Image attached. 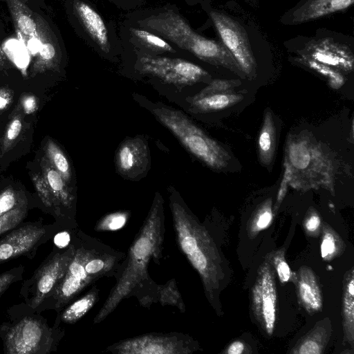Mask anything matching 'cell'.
I'll return each mask as SVG.
<instances>
[{
	"label": "cell",
	"instance_id": "6da1fadb",
	"mask_svg": "<svg viewBox=\"0 0 354 354\" xmlns=\"http://www.w3.org/2000/svg\"><path fill=\"white\" fill-rule=\"evenodd\" d=\"M165 218L164 200L156 192L114 277L115 283L93 319V324L104 321L125 299L135 297L140 306L147 309L157 303L160 284L151 279L148 268L151 261L160 265L163 257Z\"/></svg>",
	"mask_w": 354,
	"mask_h": 354
},
{
	"label": "cell",
	"instance_id": "277c9868",
	"mask_svg": "<svg viewBox=\"0 0 354 354\" xmlns=\"http://www.w3.org/2000/svg\"><path fill=\"white\" fill-rule=\"evenodd\" d=\"M139 23L200 59L225 67L241 77L244 76L239 64L223 44L195 32L187 22L174 11L160 12Z\"/></svg>",
	"mask_w": 354,
	"mask_h": 354
},
{
	"label": "cell",
	"instance_id": "f546056e",
	"mask_svg": "<svg viewBox=\"0 0 354 354\" xmlns=\"http://www.w3.org/2000/svg\"><path fill=\"white\" fill-rule=\"evenodd\" d=\"M157 303L162 306L176 307L180 313L185 312V306L174 278L171 279L165 284H160Z\"/></svg>",
	"mask_w": 354,
	"mask_h": 354
},
{
	"label": "cell",
	"instance_id": "4316f807",
	"mask_svg": "<svg viewBox=\"0 0 354 354\" xmlns=\"http://www.w3.org/2000/svg\"><path fill=\"white\" fill-rule=\"evenodd\" d=\"M344 244L339 235L328 225L322 227L320 243L321 257L324 261H331L344 250Z\"/></svg>",
	"mask_w": 354,
	"mask_h": 354
},
{
	"label": "cell",
	"instance_id": "ba28073f",
	"mask_svg": "<svg viewBox=\"0 0 354 354\" xmlns=\"http://www.w3.org/2000/svg\"><path fill=\"white\" fill-rule=\"evenodd\" d=\"M75 250L72 238L70 244L66 248H59L54 245L31 277L24 281L20 295L32 310L35 312L37 309L61 281L74 255Z\"/></svg>",
	"mask_w": 354,
	"mask_h": 354
},
{
	"label": "cell",
	"instance_id": "7bdbcfd3",
	"mask_svg": "<svg viewBox=\"0 0 354 354\" xmlns=\"http://www.w3.org/2000/svg\"><path fill=\"white\" fill-rule=\"evenodd\" d=\"M245 346L243 342L239 340L232 342L223 353L227 354H241L245 352Z\"/></svg>",
	"mask_w": 354,
	"mask_h": 354
},
{
	"label": "cell",
	"instance_id": "5b68a950",
	"mask_svg": "<svg viewBox=\"0 0 354 354\" xmlns=\"http://www.w3.org/2000/svg\"><path fill=\"white\" fill-rule=\"evenodd\" d=\"M335 171L329 153L309 136L290 138L287 141L283 174L292 187L307 190L323 187L333 193Z\"/></svg>",
	"mask_w": 354,
	"mask_h": 354
},
{
	"label": "cell",
	"instance_id": "7402d4cb",
	"mask_svg": "<svg viewBox=\"0 0 354 354\" xmlns=\"http://www.w3.org/2000/svg\"><path fill=\"white\" fill-rule=\"evenodd\" d=\"M258 153L260 162L265 165L272 163L276 148V128L272 114L267 109L259 131L257 142Z\"/></svg>",
	"mask_w": 354,
	"mask_h": 354
},
{
	"label": "cell",
	"instance_id": "f35d334b",
	"mask_svg": "<svg viewBox=\"0 0 354 354\" xmlns=\"http://www.w3.org/2000/svg\"><path fill=\"white\" fill-rule=\"evenodd\" d=\"M22 122L19 116H15L10 122L5 137L4 147L9 146L19 136L22 129Z\"/></svg>",
	"mask_w": 354,
	"mask_h": 354
},
{
	"label": "cell",
	"instance_id": "ab89813d",
	"mask_svg": "<svg viewBox=\"0 0 354 354\" xmlns=\"http://www.w3.org/2000/svg\"><path fill=\"white\" fill-rule=\"evenodd\" d=\"M304 228L310 234H315L321 227V218L316 211H310L307 215L304 223Z\"/></svg>",
	"mask_w": 354,
	"mask_h": 354
},
{
	"label": "cell",
	"instance_id": "83f0119b",
	"mask_svg": "<svg viewBox=\"0 0 354 354\" xmlns=\"http://www.w3.org/2000/svg\"><path fill=\"white\" fill-rule=\"evenodd\" d=\"M46 151L50 163L69 185L71 180L72 171L70 162L64 151L52 140L47 141Z\"/></svg>",
	"mask_w": 354,
	"mask_h": 354
},
{
	"label": "cell",
	"instance_id": "836d02e7",
	"mask_svg": "<svg viewBox=\"0 0 354 354\" xmlns=\"http://www.w3.org/2000/svg\"><path fill=\"white\" fill-rule=\"evenodd\" d=\"M32 182L43 206L46 209L48 210L49 213L55 218V203L44 176L34 174L32 175Z\"/></svg>",
	"mask_w": 354,
	"mask_h": 354
},
{
	"label": "cell",
	"instance_id": "cb8c5ba5",
	"mask_svg": "<svg viewBox=\"0 0 354 354\" xmlns=\"http://www.w3.org/2000/svg\"><path fill=\"white\" fill-rule=\"evenodd\" d=\"M17 29L27 37L37 35V23L33 13L21 0H6Z\"/></svg>",
	"mask_w": 354,
	"mask_h": 354
},
{
	"label": "cell",
	"instance_id": "8d00e7d4",
	"mask_svg": "<svg viewBox=\"0 0 354 354\" xmlns=\"http://www.w3.org/2000/svg\"><path fill=\"white\" fill-rule=\"evenodd\" d=\"M24 266L19 265L0 274V298L13 283L23 279Z\"/></svg>",
	"mask_w": 354,
	"mask_h": 354
},
{
	"label": "cell",
	"instance_id": "9a60e30c",
	"mask_svg": "<svg viewBox=\"0 0 354 354\" xmlns=\"http://www.w3.org/2000/svg\"><path fill=\"white\" fill-rule=\"evenodd\" d=\"M305 50V55L340 72L349 73L353 70L354 57L351 49L331 39L310 41Z\"/></svg>",
	"mask_w": 354,
	"mask_h": 354
},
{
	"label": "cell",
	"instance_id": "d4e9b609",
	"mask_svg": "<svg viewBox=\"0 0 354 354\" xmlns=\"http://www.w3.org/2000/svg\"><path fill=\"white\" fill-rule=\"evenodd\" d=\"M330 332L324 324L313 328L290 351L299 354L322 353L329 339Z\"/></svg>",
	"mask_w": 354,
	"mask_h": 354
},
{
	"label": "cell",
	"instance_id": "d590c367",
	"mask_svg": "<svg viewBox=\"0 0 354 354\" xmlns=\"http://www.w3.org/2000/svg\"><path fill=\"white\" fill-rule=\"evenodd\" d=\"M24 196L20 194L12 187H8L0 192V216L27 203Z\"/></svg>",
	"mask_w": 354,
	"mask_h": 354
},
{
	"label": "cell",
	"instance_id": "f1b7e54d",
	"mask_svg": "<svg viewBox=\"0 0 354 354\" xmlns=\"http://www.w3.org/2000/svg\"><path fill=\"white\" fill-rule=\"evenodd\" d=\"M299 60L310 69L324 77L332 88L339 89L344 84L345 78L340 71L317 62L305 55H301Z\"/></svg>",
	"mask_w": 354,
	"mask_h": 354
},
{
	"label": "cell",
	"instance_id": "603a6c76",
	"mask_svg": "<svg viewBox=\"0 0 354 354\" xmlns=\"http://www.w3.org/2000/svg\"><path fill=\"white\" fill-rule=\"evenodd\" d=\"M37 35L40 38L39 46V55L35 63L36 70L50 68L55 65L57 61V50L48 30L44 23L37 17Z\"/></svg>",
	"mask_w": 354,
	"mask_h": 354
},
{
	"label": "cell",
	"instance_id": "2e32d148",
	"mask_svg": "<svg viewBox=\"0 0 354 354\" xmlns=\"http://www.w3.org/2000/svg\"><path fill=\"white\" fill-rule=\"evenodd\" d=\"M294 279L297 287L298 300L309 313H317L322 309L323 298L317 279L311 268L302 266Z\"/></svg>",
	"mask_w": 354,
	"mask_h": 354
},
{
	"label": "cell",
	"instance_id": "ffe728a7",
	"mask_svg": "<svg viewBox=\"0 0 354 354\" xmlns=\"http://www.w3.org/2000/svg\"><path fill=\"white\" fill-rule=\"evenodd\" d=\"M100 290L95 285L84 295L79 297L66 306L59 312L55 324H74L89 312L99 300Z\"/></svg>",
	"mask_w": 354,
	"mask_h": 354
},
{
	"label": "cell",
	"instance_id": "b9f144b4",
	"mask_svg": "<svg viewBox=\"0 0 354 354\" xmlns=\"http://www.w3.org/2000/svg\"><path fill=\"white\" fill-rule=\"evenodd\" d=\"M22 106L26 114L33 113L37 109V100L34 95H26L22 100Z\"/></svg>",
	"mask_w": 354,
	"mask_h": 354
},
{
	"label": "cell",
	"instance_id": "7a4b0ae2",
	"mask_svg": "<svg viewBox=\"0 0 354 354\" xmlns=\"http://www.w3.org/2000/svg\"><path fill=\"white\" fill-rule=\"evenodd\" d=\"M168 199L176 245L198 272L209 303L218 312V295L226 277L223 257L207 227L172 186L168 187Z\"/></svg>",
	"mask_w": 354,
	"mask_h": 354
},
{
	"label": "cell",
	"instance_id": "f6af8a7d",
	"mask_svg": "<svg viewBox=\"0 0 354 354\" xmlns=\"http://www.w3.org/2000/svg\"><path fill=\"white\" fill-rule=\"evenodd\" d=\"M4 60L3 53L0 46V63Z\"/></svg>",
	"mask_w": 354,
	"mask_h": 354
},
{
	"label": "cell",
	"instance_id": "9c48e42d",
	"mask_svg": "<svg viewBox=\"0 0 354 354\" xmlns=\"http://www.w3.org/2000/svg\"><path fill=\"white\" fill-rule=\"evenodd\" d=\"M197 341L181 332H151L126 338L106 346L112 354H191L201 351Z\"/></svg>",
	"mask_w": 354,
	"mask_h": 354
},
{
	"label": "cell",
	"instance_id": "74e56055",
	"mask_svg": "<svg viewBox=\"0 0 354 354\" xmlns=\"http://www.w3.org/2000/svg\"><path fill=\"white\" fill-rule=\"evenodd\" d=\"M241 84L237 80H213L208 82L207 86L201 90L203 92L229 91Z\"/></svg>",
	"mask_w": 354,
	"mask_h": 354
},
{
	"label": "cell",
	"instance_id": "30bf717a",
	"mask_svg": "<svg viewBox=\"0 0 354 354\" xmlns=\"http://www.w3.org/2000/svg\"><path fill=\"white\" fill-rule=\"evenodd\" d=\"M59 230L55 223H21L0 239V264L20 257L32 259L39 248Z\"/></svg>",
	"mask_w": 354,
	"mask_h": 354
},
{
	"label": "cell",
	"instance_id": "4dcf8cb0",
	"mask_svg": "<svg viewBox=\"0 0 354 354\" xmlns=\"http://www.w3.org/2000/svg\"><path fill=\"white\" fill-rule=\"evenodd\" d=\"M131 217V212L121 210L107 214L100 218L94 226L96 232H113L122 228Z\"/></svg>",
	"mask_w": 354,
	"mask_h": 354
},
{
	"label": "cell",
	"instance_id": "8fae6325",
	"mask_svg": "<svg viewBox=\"0 0 354 354\" xmlns=\"http://www.w3.org/2000/svg\"><path fill=\"white\" fill-rule=\"evenodd\" d=\"M136 66L140 73L175 86L210 81V75L204 68L180 58L143 55L138 58Z\"/></svg>",
	"mask_w": 354,
	"mask_h": 354
},
{
	"label": "cell",
	"instance_id": "ee69618b",
	"mask_svg": "<svg viewBox=\"0 0 354 354\" xmlns=\"http://www.w3.org/2000/svg\"><path fill=\"white\" fill-rule=\"evenodd\" d=\"M11 102V94L6 89H0V110L5 109Z\"/></svg>",
	"mask_w": 354,
	"mask_h": 354
},
{
	"label": "cell",
	"instance_id": "44dd1931",
	"mask_svg": "<svg viewBox=\"0 0 354 354\" xmlns=\"http://www.w3.org/2000/svg\"><path fill=\"white\" fill-rule=\"evenodd\" d=\"M342 294V324L344 339L351 346L354 343V269L351 268L344 275Z\"/></svg>",
	"mask_w": 354,
	"mask_h": 354
},
{
	"label": "cell",
	"instance_id": "e0dca14e",
	"mask_svg": "<svg viewBox=\"0 0 354 354\" xmlns=\"http://www.w3.org/2000/svg\"><path fill=\"white\" fill-rule=\"evenodd\" d=\"M75 12L89 36L105 52L110 49L108 31L100 14L89 4L76 1L73 5Z\"/></svg>",
	"mask_w": 354,
	"mask_h": 354
},
{
	"label": "cell",
	"instance_id": "5bb4252c",
	"mask_svg": "<svg viewBox=\"0 0 354 354\" xmlns=\"http://www.w3.org/2000/svg\"><path fill=\"white\" fill-rule=\"evenodd\" d=\"M118 173L125 179L138 180L144 176L150 167V153L147 142L141 136L123 140L115 154Z\"/></svg>",
	"mask_w": 354,
	"mask_h": 354
},
{
	"label": "cell",
	"instance_id": "484cf974",
	"mask_svg": "<svg viewBox=\"0 0 354 354\" xmlns=\"http://www.w3.org/2000/svg\"><path fill=\"white\" fill-rule=\"evenodd\" d=\"M273 218L272 201L268 198L256 209L248 225V232L250 238H253L261 231L268 228Z\"/></svg>",
	"mask_w": 354,
	"mask_h": 354
},
{
	"label": "cell",
	"instance_id": "52a82bcc",
	"mask_svg": "<svg viewBox=\"0 0 354 354\" xmlns=\"http://www.w3.org/2000/svg\"><path fill=\"white\" fill-rule=\"evenodd\" d=\"M71 236L75 243L74 255L61 281L35 311L37 313L47 310L59 312L95 283L88 275L85 264L101 241L84 233L79 227L71 230Z\"/></svg>",
	"mask_w": 354,
	"mask_h": 354
},
{
	"label": "cell",
	"instance_id": "8992f818",
	"mask_svg": "<svg viewBox=\"0 0 354 354\" xmlns=\"http://www.w3.org/2000/svg\"><path fill=\"white\" fill-rule=\"evenodd\" d=\"M149 104L151 114L194 156L212 169L222 170L228 166L232 159L229 152L183 111L160 103Z\"/></svg>",
	"mask_w": 354,
	"mask_h": 354
},
{
	"label": "cell",
	"instance_id": "4fadbf2b",
	"mask_svg": "<svg viewBox=\"0 0 354 354\" xmlns=\"http://www.w3.org/2000/svg\"><path fill=\"white\" fill-rule=\"evenodd\" d=\"M209 15L223 44L239 64L245 77H253L256 74V62L243 28L223 13L211 11Z\"/></svg>",
	"mask_w": 354,
	"mask_h": 354
},
{
	"label": "cell",
	"instance_id": "d6a6232c",
	"mask_svg": "<svg viewBox=\"0 0 354 354\" xmlns=\"http://www.w3.org/2000/svg\"><path fill=\"white\" fill-rule=\"evenodd\" d=\"M131 34L148 48L156 51L174 53L175 50L165 39L148 30L133 28L131 29Z\"/></svg>",
	"mask_w": 354,
	"mask_h": 354
},
{
	"label": "cell",
	"instance_id": "e575fe53",
	"mask_svg": "<svg viewBox=\"0 0 354 354\" xmlns=\"http://www.w3.org/2000/svg\"><path fill=\"white\" fill-rule=\"evenodd\" d=\"M272 263L281 283H286L294 278L292 271L285 258L283 249L272 252Z\"/></svg>",
	"mask_w": 354,
	"mask_h": 354
},
{
	"label": "cell",
	"instance_id": "d6986e66",
	"mask_svg": "<svg viewBox=\"0 0 354 354\" xmlns=\"http://www.w3.org/2000/svg\"><path fill=\"white\" fill-rule=\"evenodd\" d=\"M354 0H310L293 15V21L306 22L347 9Z\"/></svg>",
	"mask_w": 354,
	"mask_h": 354
},
{
	"label": "cell",
	"instance_id": "60d3db41",
	"mask_svg": "<svg viewBox=\"0 0 354 354\" xmlns=\"http://www.w3.org/2000/svg\"><path fill=\"white\" fill-rule=\"evenodd\" d=\"M54 245L59 248L67 247L71 241V230H62L54 235Z\"/></svg>",
	"mask_w": 354,
	"mask_h": 354
},
{
	"label": "cell",
	"instance_id": "7c38bea8",
	"mask_svg": "<svg viewBox=\"0 0 354 354\" xmlns=\"http://www.w3.org/2000/svg\"><path fill=\"white\" fill-rule=\"evenodd\" d=\"M271 259L272 252L259 266L251 295L254 318L268 336L274 333L277 315V292Z\"/></svg>",
	"mask_w": 354,
	"mask_h": 354
},
{
	"label": "cell",
	"instance_id": "3957f363",
	"mask_svg": "<svg viewBox=\"0 0 354 354\" xmlns=\"http://www.w3.org/2000/svg\"><path fill=\"white\" fill-rule=\"evenodd\" d=\"M7 314L8 319L0 325L5 354H49L57 351L65 335L60 325L50 326L25 302L10 307Z\"/></svg>",
	"mask_w": 354,
	"mask_h": 354
},
{
	"label": "cell",
	"instance_id": "ac0fdd59",
	"mask_svg": "<svg viewBox=\"0 0 354 354\" xmlns=\"http://www.w3.org/2000/svg\"><path fill=\"white\" fill-rule=\"evenodd\" d=\"M244 95L236 91L201 92L189 101L191 108L196 112L218 111L232 106L243 100Z\"/></svg>",
	"mask_w": 354,
	"mask_h": 354
},
{
	"label": "cell",
	"instance_id": "1f68e13d",
	"mask_svg": "<svg viewBox=\"0 0 354 354\" xmlns=\"http://www.w3.org/2000/svg\"><path fill=\"white\" fill-rule=\"evenodd\" d=\"M28 202L23 203L0 216V236L23 223L28 214Z\"/></svg>",
	"mask_w": 354,
	"mask_h": 354
}]
</instances>
